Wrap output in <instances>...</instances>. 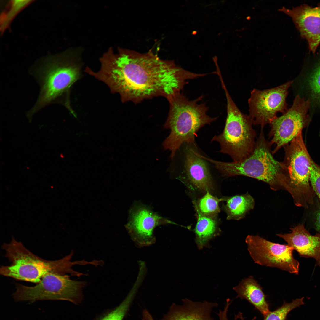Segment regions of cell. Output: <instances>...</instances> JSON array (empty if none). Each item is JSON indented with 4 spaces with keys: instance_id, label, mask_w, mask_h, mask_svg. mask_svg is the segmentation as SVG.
<instances>
[{
    "instance_id": "cell-1",
    "label": "cell",
    "mask_w": 320,
    "mask_h": 320,
    "mask_svg": "<svg viewBox=\"0 0 320 320\" xmlns=\"http://www.w3.org/2000/svg\"><path fill=\"white\" fill-rule=\"evenodd\" d=\"M101 67L89 74L106 84L124 102L157 96L167 98L181 92L196 74L150 55H130L111 48L100 59Z\"/></svg>"
},
{
    "instance_id": "cell-2",
    "label": "cell",
    "mask_w": 320,
    "mask_h": 320,
    "mask_svg": "<svg viewBox=\"0 0 320 320\" xmlns=\"http://www.w3.org/2000/svg\"><path fill=\"white\" fill-rule=\"evenodd\" d=\"M271 145L266 140L261 127L252 152L241 160L231 162L218 161L207 156L223 177L246 176L262 181L275 191H289V177L285 165L273 157Z\"/></svg>"
},
{
    "instance_id": "cell-3",
    "label": "cell",
    "mask_w": 320,
    "mask_h": 320,
    "mask_svg": "<svg viewBox=\"0 0 320 320\" xmlns=\"http://www.w3.org/2000/svg\"><path fill=\"white\" fill-rule=\"evenodd\" d=\"M78 59L76 55L66 52L47 58L35 69L34 76L40 92L36 103L27 113L29 117L49 105L64 103V97L81 76Z\"/></svg>"
},
{
    "instance_id": "cell-4",
    "label": "cell",
    "mask_w": 320,
    "mask_h": 320,
    "mask_svg": "<svg viewBox=\"0 0 320 320\" xmlns=\"http://www.w3.org/2000/svg\"><path fill=\"white\" fill-rule=\"evenodd\" d=\"M203 97L201 95L191 100L180 92L168 98L170 108L164 128L169 129L170 132L163 145L165 149L171 151V158L183 145L195 143L201 128L217 119L218 117L207 114L209 108L205 103H199Z\"/></svg>"
},
{
    "instance_id": "cell-5",
    "label": "cell",
    "mask_w": 320,
    "mask_h": 320,
    "mask_svg": "<svg viewBox=\"0 0 320 320\" xmlns=\"http://www.w3.org/2000/svg\"><path fill=\"white\" fill-rule=\"evenodd\" d=\"M2 247L5 251V256L12 263L9 265L1 266L0 273L4 276L37 284L49 273L84 275L72 269L74 265H84L85 263L83 260L71 261L73 252L58 260H45L32 253L13 236L9 243H4Z\"/></svg>"
},
{
    "instance_id": "cell-6",
    "label": "cell",
    "mask_w": 320,
    "mask_h": 320,
    "mask_svg": "<svg viewBox=\"0 0 320 320\" xmlns=\"http://www.w3.org/2000/svg\"><path fill=\"white\" fill-rule=\"evenodd\" d=\"M227 101V117L224 129L220 134L214 136L211 142L220 145L219 152L230 156L236 161L241 160L252 151L256 133L249 115L241 112L233 101L224 81L221 83Z\"/></svg>"
},
{
    "instance_id": "cell-7",
    "label": "cell",
    "mask_w": 320,
    "mask_h": 320,
    "mask_svg": "<svg viewBox=\"0 0 320 320\" xmlns=\"http://www.w3.org/2000/svg\"><path fill=\"white\" fill-rule=\"evenodd\" d=\"M284 161L288 175L289 191L295 204L307 208L314 204L315 193L310 185L311 158L304 142L302 132L284 147Z\"/></svg>"
},
{
    "instance_id": "cell-8",
    "label": "cell",
    "mask_w": 320,
    "mask_h": 320,
    "mask_svg": "<svg viewBox=\"0 0 320 320\" xmlns=\"http://www.w3.org/2000/svg\"><path fill=\"white\" fill-rule=\"evenodd\" d=\"M86 284L85 281L71 279L68 275L50 273L33 286L16 283L12 296L16 302L28 301L32 303L39 300H64L78 304L83 300V290Z\"/></svg>"
},
{
    "instance_id": "cell-9",
    "label": "cell",
    "mask_w": 320,
    "mask_h": 320,
    "mask_svg": "<svg viewBox=\"0 0 320 320\" xmlns=\"http://www.w3.org/2000/svg\"><path fill=\"white\" fill-rule=\"evenodd\" d=\"M310 109L309 101L297 95L291 107L271 122L269 142L271 146L276 145L273 154L289 143L308 124L311 120Z\"/></svg>"
},
{
    "instance_id": "cell-10",
    "label": "cell",
    "mask_w": 320,
    "mask_h": 320,
    "mask_svg": "<svg viewBox=\"0 0 320 320\" xmlns=\"http://www.w3.org/2000/svg\"><path fill=\"white\" fill-rule=\"evenodd\" d=\"M245 242L250 256L259 265L276 268L291 273L298 274L299 263L294 257L293 248L267 240L259 235H248Z\"/></svg>"
},
{
    "instance_id": "cell-11",
    "label": "cell",
    "mask_w": 320,
    "mask_h": 320,
    "mask_svg": "<svg viewBox=\"0 0 320 320\" xmlns=\"http://www.w3.org/2000/svg\"><path fill=\"white\" fill-rule=\"evenodd\" d=\"M293 83L290 81L278 87L263 90L254 89L248 100L249 115L253 125L261 127L270 124L280 112L288 109L286 99L288 89Z\"/></svg>"
},
{
    "instance_id": "cell-12",
    "label": "cell",
    "mask_w": 320,
    "mask_h": 320,
    "mask_svg": "<svg viewBox=\"0 0 320 320\" xmlns=\"http://www.w3.org/2000/svg\"><path fill=\"white\" fill-rule=\"evenodd\" d=\"M186 145L181 175L179 178L195 190L205 193L213 189L208 161L199 151L195 143Z\"/></svg>"
},
{
    "instance_id": "cell-13",
    "label": "cell",
    "mask_w": 320,
    "mask_h": 320,
    "mask_svg": "<svg viewBox=\"0 0 320 320\" xmlns=\"http://www.w3.org/2000/svg\"><path fill=\"white\" fill-rule=\"evenodd\" d=\"M175 223L159 215L147 206L134 204L130 211L126 228L133 239L141 245H147L155 240L153 231L156 226Z\"/></svg>"
},
{
    "instance_id": "cell-14",
    "label": "cell",
    "mask_w": 320,
    "mask_h": 320,
    "mask_svg": "<svg viewBox=\"0 0 320 320\" xmlns=\"http://www.w3.org/2000/svg\"><path fill=\"white\" fill-rule=\"evenodd\" d=\"M290 17L301 36L308 43L310 51L315 53L320 44V3L313 7L303 4L292 9H279Z\"/></svg>"
},
{
    "instance_id": "cell-15",
    "label": "cell",
    "mask_w": 320,
    "mask_h": 320,
    "mask_svg": "<svg viewBox=\"0 0 320 320\" xmlns=\"http://www.w3.org/2000/svg\"><path fill=\"white\" fill-rule=\"evenodd\" d=\"M290 229V233L276 235L283 239L300 256L314 258L320 267V234H311L303 224Z\"/></svg>"
},
{
    "instance_id": "cell-16",
    "label": "cell",
    "mask_w": 320,
    "mask_h": 320,
    "mask_svg": "<svg viewBox=\"0 0 320 320\" xmlns=\"http://www.w3.org/2000/svg\"><path fill=\"white\" fill-rule=\"evenodd\" d=\"M182 302L180 305L173 303L162 320H214L211 312L218 305L216 302L194 301L188 298L182 299Z\"/></svg>"
},
{
    "instance_id": "cell-17",
    "label": "cell",
    "mask_w": 320,
    "mask_h": 320,
    "mask_svg": "<svg viewBox=\"0 0 320 320\" xmlns=\"http://www.w3.org/2000/svg\"><path fill=\"white\" fill-rule=\"evenodd\" d=\"M299 95L310 103L309 114L320 113V61L311 69L302 71L300 75Z\"/></svg>"
},
{
    "instance_id": "cell-18",
    "label": "cell",
    "mask_w": 320,
    "mask_h": 320,
    "mask_svg": "<svg viewBox=\"0 0 320 320\" xmlns=\"http://www.w3.org/2000/svg\"><path fill=\"white\" fill-rule=\"evenodd\" d=\"M237 294L236 298L245 299L249 302L263 316L270 311L262 287L252 276L241 280L233 288Z\"/></svg>"
},
{
    "instance_id": "cell-19",
    "label": "cell",
    "mask_w": 320,
    "mask_h": 320,
    "mask_svg": "<svg viewBox=\"0 0 320 320\" xmlns=\"http://www.w3.org/2000/svg\"><path fill=\"white\" fill-rule=\"evenodd\" d=\"M197 222L194 229L195 242L199 249L209 247V240L218 235L220 231L218 227L216 217L205 216L201 214L196 207L193 205Z\"/></svg>"
},
{
    "instance_id": "cell-20",
    "label": "cell",
    "mask_w": 320,
    "mask_h": 320,
    "mask_svg": "<svg viewBox=\"0 0 320 320\" xmlns=\"http://www.w3.org/2000/svg\"><path fill=\"white\" fill-rule=\"evenodd\" d=\"M224 198L226 203L224 209L228 220L242 219L249 211L254 208V199L248 192Z\"/></svg>"
},
{
    "instance_id": "cell-21",
    "label": "cell",
    "mask_w": 320,
    "mask_h": 320,
    "mask_svg": "<svg viewBox=\"0 0 320 320\" xmlns=\"http://www.w3.org/2000/svg\"><path fill=\"white\" fill-rule=\"evenodd\" d=\"M33 1V0L9 1L1 15L0 28L1 33H4L17 15Z\"/></svg>"
},
{
    "instance_id": "cell-22",
    "label": "cell",
    "mask_w": 320,
    "mask_h": 320,
    "mask_svg": "<svg viewBox=\"0 0 320 320\" xmlns=\"http://www.w3.org/2000/svg\"><path fill=\"white\" fill-rule=\"evenodd\" d=\"M137 289L136 287H133L127 296L118 306L101 313L94 320H123Z\"/></svg>"
},
{
    "instance_id": "cell-23",
    "label": "cell",
    "mask_w": 320,
    "mask_h": 320,
    "mask_svg": "<svg viewBox=\"0 0 320 320\" xmlns=\"http://www.w3.org/2000/svg\"><path fill=\"white\" fill-rule=\"evenodd\" d=\"M224 201V198H218L207 191L204 196L197 201H193L199 212L202 214L209 217H216L220 212L219 203Z\"/></svg>"
},
{
    "instance_id": "cell-24",
    "label": "cell",
    "mask_w": 320,
    "mask_h": 320,
    "mask_svg": "<svg viewBox=\"0 0 320 320\" xmlns=\"http://www.w3.org/2000/svg\"><path fill=\"white\" fill-rule=\"evenodd\" d=\"M304 298L303 297L296 299L289 303L284 302L281 306L263 316V320H286L290 311L304 304Z\"/></svg>"
},
{
    "instance_id": "cell-25",
    "label": "cell",
    "mask_w": 320,
    "mask_h": 320,
    "mask_svg": "<svg viewBox=\"0 0 320 320\" xmlns=\"http://www.w3.org/2000/svg\"><path fill=\"white\" fill-rule=\"evenodd\" d=\"M310 182L315 193L320 200V166L311 158L310 167Z\"/></svg>"
},
{
    "instance_id": "cell-26",
    "label": "cell",
    "mask_w": 320,
    "mask_h": 320,
    "mask_svg": "<svg viewBox=\"0 0 320 320\" xmlns=\"http://www.w3.org/2000/svg\"><path fill=\"white\" fill-rule=\"evenodd\" d=\"M232 303L229 300H226L223 310H219L218 313H217L219 320H228L227 315L228 312L229 308ZM255 317H254L252 320H255ZM234 320H244V318L243 316L242 313L239 312L236 315H235Z\"/></svg>"
},
{
    "instance_id": "cell-27",
    "label": "cell",
    "mask_w": 320,
    "mask_h": 320,
    "mask_svg": "<svg viewBox=\"0 0 320 320\" xmlns=\"http://www.w3.org/2000/svg\"><path fill=\"white\" fill-rule=\"evenodd\" d=\"M315 216V229L320 233V206L316 212Z\"/></svg>"
},
{
    "instance_id": "cell-28",
    "label": "cell",
    "mask_w": 320,
    "mask_h": 320,
    "mask_svg": "<svg viewBox=\"0 0 320 320\" xmlns=\"http://www.w3.org/2000/svg\"><path fill=\"white\" fill-rule=\"evenodd\" d=\"M143 320H154L149 312L145 309L143 313Z\"/></svg>"
}]
</instances>
